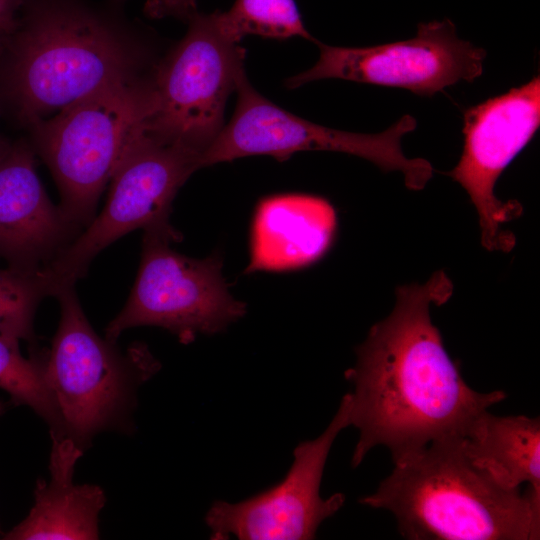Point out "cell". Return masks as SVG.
<instances>
[{"label": "cell", "mask_w": 540, "mask_h": 540, "mask_svg": "<svg viewBox=\"0 0 540 540\" xmlns=\"http://www.w3.org/2000/svg\"><path fill=\"white\" fill-rule=\"evenodd\" d=\"M45 357L36 354L27 358L19 343L0 339V389L14 405L33 409L48 424L51 438H63V421L46 377Z\"/></svg>", "instance_id": "17"}, {"label": "cell", "mask_w": 540, "mask_h": 540, "mask_svg": "<svg viewBox=\"0 0 540 540\" xmlns=\"http://www.w3.org/2000/svg\"><path fill=\"white\" fill-rule=\"evenodd\" d=\"M394 462L377 490L359 499L385 509L411 540H535L540 494L507 490L474 466L461 435L443 437Z\"/></svg>", "instance_id": "3"}, {"label": "cell", "mask_w": 540, "mask_h": 540, "mask_svg": "<svg viewBox=\"0 0 540 540\" xmlns=\"http://www.w3.org/2000/svg\"><path fill=\"white\" fill-rule=\"evenodd\" d=\"M471 463L507 490L528 483L540 494L539 417L495 416L487 410L475 416L461 434Z\"/></svg>", "instance_id": "16"}, {"label": "cell", "mask_w": 540, "mask_h": 540, "mask_svg": "<svg viewBox=\"0 0 540 540\" xmlns=\"http://www.w3.org/2000/svg\"><path fill=\"white\" fill-rule=\"evenodd\" d=\"M540 126V78L468 108L463 117V150L447 173L474 204L481 243L490 251L509 252L513 233L502 225L521 215L516 200L503 202L494 194L502 172L529 143Z\"/></svg>", "instance_id": "11"}, {"label": "cell", "mask_w": 540, "mask_h": 540, "mask_svg": "<svg viewBox=\"0 0 540 540\" xmlns=\"http://www.w3.org/2000/svg\"><path fill=\"white\" fill-rule=\"evenodd\" d=\"M9 143V141H6L1 135H0V152L6 147V145Z\"/></svg>", "instance_id": "23"}, {"label": "cell", "mask_w": 540, "mask_h": 540, "mask_svg": "<svg viewBox=\"0 0 540 540\" xmlns=\"http://www.w3.org/2000/svg\"><path fill=\"white\" fill-rule=\"evenodd\" d=\"M50 480H38L28 516L3 535L8 540L99 538V514L106 497L96 485H76L73 474L82 450L71 438H51Z\"/></svg>", "instance_id": "15"}, {"label": "cell", "mask_w": 540, "mask_h": 540, "mask_svg": "<svg viewBox=\"0 0 540 540\" xmlns=\"http://www.w3.org/2000/svg\"><path fill=\"white\" fill-rule=\"evenodd\" d=\"M235 92L232 119L203 154L202 167L253 155L285 160L300 151H333L364 158L383 171H400L411 190L423 189L432 178L430 162L403 153V136L417 126L411 115L380 133H355L328 128L282 109L261 95L246 73Z\"/></svg>", "instance_id": "9"}, {"label": "cell", "mask_w": 540, "mask_h": 540, "mask_svg": "<svg viewBox=\"0 0 540 540\" xmlns=\"http://www.w3.org/2000/svg\"><path fill=\"white\" fill-rule=\"evenodd\" d=\"M9 35L0 30V54L4 51L8 43Z\"/></svg>", "instance_id": "22"}, {"label": "cell", "mask_w": 540, "mask_h": 540, "mask_svg": "<svg viewBox=\"0 0 540 540\" xmlns=\"http://www.w3.org/2000/svg\"><path fill=\"white\" fill-rule=\"evenodd\" d=\"M187 24L151 76L153 106L145 127L203 156L224 127L226 102L245 73L246 52L222 27L218 10L198 11Z\"/></svg>", "instance_id": "7"}, {"label": "cell", "mask_w": 540, "mask_h": 540, "mask_svg": "<svg viewBox=\"0 0 540 540\" xmlns=\"http://www.w3.org/2000/svg\"><path fill=\"white\" fill-rule=\"evenodd\" d=\"M80 232L47 196L33 149L23 141L9 142L0 152V258L38 270Z\"/></svg>", "instance_id": "13"}, {"label": "cell", "mask_w": 540, "mask_h": 540, "mask_svg": "<svg viewBox=\"0 0 540 540\" xmlns=\"http://www.w3.org/2000/svg\"><path fill=\"white\" fill-rule=\"evenodd\" d=\"M127 0H24L3 52L6 93L26 124L123 81L144 54L125 17Z\"/></svg>", "instance_id": "2"}, {"label": "cell", "mask_w": 540, "mask_h": 540, "mask_svg": "<svg viewBox=\"0 0 540 540\" xmlns=\"http://www.w3.org/2000/svg\"><path fill=\"white\" fill-rule=\"evenodd\" d=\"M24 0H0V30L10 35L18 24V13Z\"/></svg>", "instance_id": "21"}, {"label": "cell", "mask_w": 540, "mask_h": 540, "mask_svg": "<svg viewBox=\"0 0 540 540\" xmlns=\"http://www.w3.org/2000/svg\"><path fill=\"white\" fill-rule=\"evenodd\" d=\"M319 58L309 69L286 80L294 89L322 79L399 87L431 96L483 73L486 51L458 37L449 19L418 25L408 40L369 47H337L315 41Z\"/></svg>", "instance_id": "10"}, {"label": "cell", "mask_w": 540, "mask_h": 540, "mask_svg": "<svg viewBox=\"0 0 540 540\" xmlns=\"http://www.w3.org/2000/svg\"><path fill=\"white\" fill-rule=\"evenodd\" d=\"M336 213L324 198L279 194L256 207L246 273L287 271L310 265L329 249Z\"/></svg>", "instance_id": "14"}, {"label": "cell", "mask_w": 540, "mask_h": 540, "mask_svg": "<svg viewBox=\"0 0 540 540\" xmlns=\"http://www.w3.org/2000/svg\"><path fill=\"white\" fill-rule=\"evenodd\" d=\"M46 296L41 269L0 267V339L33 341L36 309Z\"/></svg>", "instance_id": "19"}, {"label": "cell", "mask_w": 540, "mask_h": 540, "mask_svg": "<svg viewBox=\"0 0 540 540\" xmlns=\"http://www.w3.org/2000/svg\"><path fill=\"white\" fill-rule=\"evenodd\" d=\"M219 19L224 30L239 42L247 35L316 41L307 31L294 0H235L229 10L219 11Z\"/></svg>", "instance_id": "18"}, {"label": "cell", "mask_w": 540, "mask_h": 540, "mask_svg": "<svg viewBox=\"0 0 540 540\" xmlns=\"http://www.w3.org/2000/svg\"><path fill=\"white\" fill-rule=\"evenodd\" d=\"M5 410V404L0 400V416L3 414Z\"/></svg>", "instance_id": "24"}, {"label": "cell", "mask_w": 540, "mask_h": 540, "mask_svg": "<svg viewBox=\"0 0 540 540\" xmlns=\"http://www.w3.org/2000/svg\"><path fill=\"white\" fill-rule=\"evenodd\" d=\"M152 106L151 77L136 78L106 86L29 125L35 151L58 185L59 207L80 231L93 220L126 143Z\"/></svg>", "instance_id": "5"}, {"label": "cell", "mask_w": 540, "mask_h": 540, "mask_svg": "<svg viewBox=\"0 0 540 540\" xmlns=\"http://www.w3.org/2000/svg\"><path fill=\"white\" fill-rule=\"evenodd\" d=\"M202 155L151 133L145 122L126 143L110 178L102 212L41 268L49 295L75 285L92 260L138 228L167 225L172 202L185 181L202 168Z\"/></svg>", "instance_id": "6"}, {"label": "cell", "mask_w": 540, "mask_h": 540, "mask_svg": "<svg viewBox=\"0 0 540 540\" xmlns=\"http://www.w3.org/2000/svg\"><path fill=\"white\" fill-rule=\"evenodd\" d=\"M55 296L60 321L46 354V377L55 395L66 437L82 450L106 430L132 431L138 388L160 369L143 344L126 354L91 327L75 285H64Z\"/></svg>", "instance_id": "4"}, {"label": "cell", "mask_w": 540, "mask_h": 540, "mask_svg": "<svg viewBox=\"0 0 540 540\" xmlns=\"http://www.w3.org/2000/svg\"><path fill=\"white\" fill-rule=\"evenodd\" d=\"M452 293L444 271L424 284L399 286L392 312L357 346V361L344 373L354 387L350 425L359 430L353 468L375 446L388 448L395 461L434 440L461 435L475 416L507 398L501 390L469 387L446 352L430 307L446 303Z\"/></svg>", "instance_id": "1"}, {"label": "cell", "mask_w": 540, "mask_h": 540, "mask_svg": "<svg viewBox=\"0 0 540 540\" xmlns=\"http://www.w3.org/2000/svg\"><path fill=\"white\" fill-rule=\"evenodd\" d=\"M180 239L170 225L144 229L141 261L131 294L105 329L115 343L125 330L157 326L183 344L199 334L224 331L246 313V304L229 292L221 254L203 259L187 257L171 248Z\"/></svg>", "instance_id": "8"}, {"label": "cell", "mask_w": 540, "mask_h": 540, "mask_svg": "<svg viewBox=\"0 0 540 540\" xmlns=\"http://www.w3.org/2000/svg\"><path fill=\"white\" fill-rule=\"evenodd\" d=\"M350 407L347 393L325 431L295 447L293 463L279 483L238 503L214 502L205 516L210 539H314L320 524L345 502L342 493L323 499L320 485L334 440L350 426Z\"/></svg>", "instance_id": "12"}, {"label": "cell", "mask_w": 540, "mask_h": 540, "mask_svg": "<svg viewBox=\"0 0 540 540\" xmlns=\"http://www.w3.org/2000/svg\"><path fill=\"white\" fill-rule=\"evenodd\" d=\"M144 11L151 18L173 17L187 23L198 12L197 0H148Z\"/></svg>", "instance_id": "20"}]
</instances>
